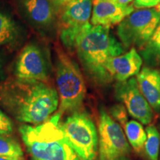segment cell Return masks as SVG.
Returning a JSON list of instances; mask_svg holds the SVG:
<instances>
[{
  "instance_id": "cell-26",
  "label": "cell",
  "mask_w": 160,
  "mask_h": 160,
  "mask_svg": "<svg viewBox=\"0 0 160 160\" xmlns=\"http://www.w3.org/2000/svg\"><path fill=\"white\" fill-rule=\"evenodd\" d=\"M71 1H73V0H60L59 5L62 6V5H65V4L69 2H71Z\"/></svg>"
},
{
  "instance_id": "cell-4",
  "label": "cell",
  "mask_w": 160,
  "mask_h": 160,
  "mask_svg": "<svg viewBox=\"0 0 160 160\" xmlns=\"http://www.w3.org/2000/svg\"><path fill=\"white\" fill-rule=\"evenodd\" d=\"M56 81L59 100V113L79 111L86 95L82 73L77 64L62 52L57 53Z\"/></svg>"
},
{
  "instance_id": "cell-16",
  "label": "cell",
  "mask_w": 160,
  "mask_h": 160,
  "mask_svg": "<svg viewBox=\"0 0 160 160\" xmlns=\"http://www.w3.org/2000/svg\"><path fill=\"white\" fill-rule=\"evenodd\" d=\"M126 138L131 147L138 153H141L144 150L146 141V131L140 122L135 120H131L126 123L125 127Z\"/></svg>"
},
{
  "instance_id": "cell-21",
  "label": "cell",
  "mask_w": 160,
  "mask_h": 160,
  "mask_svg": "<svg viewBox=\"0 0 160 160\" xmlns=\"http://www.w3.org/2000/svg\"><path fill=\"white\" fill-rule=\"evenodd\" d=\"M13 131V125L11 120L0 110V134L8 136Z\"/></svg>"
},
{
  "instance_id": "cell-15",
  "label": "cell",
  "mask_w": 160,
  "mask_h": 160,
  "mask_svg": "<svg viewBox=\"0 0 160 160\" xmlns=\"http://www.w3.org/2000/svg\"><path fill=\"white\" fill-rule=\"evenodd\" d=\"M141 56L150 65H160V22L151 38L141 49Z\"/></svg>"
},
{
  "instance_id": "cell-29",
  "label": "cell",
  "mask_w": 160,
  "mask_h": 160,
  "mask_svg": "<svg viewBox=\"0 0 160 160\" xmlns=\"http://www.w3.org/2000/svg\"><path fill=\"white\" fill-rule=\"evenodd\" d=\"M157 7H158V8H159L160 9V4H159V5H158V6H157Z\"/></svg>"
},
{
  "instance_id": "cell-12",
  "label": "cell",
  "mask_w": 160,
  "mask_h": 160,
  "mask_svg": "<svg viewBox=\"0 0 160 160\" xmlns=\"http://www.w3.org/2000/svg\"><path fill=\"white\" fill-rule=\"evenodd\" d=\"M142 58L134 48L127 53L115 57L108 64V71L111 77L117 82H125L137 76L141 71Z\"/></svg>"
},
{
  "instance_id": "cell-19",
  "label": "cell",
  "mask_w": 160,
  "mask_h": 160,
  "mask_svg": "<svg viewBox=\"0 0 160 160\" xmlns=\"http://www.w3.org/2000/svg\"><path fill=\"white\" fill-rule=\"evenodd\" d=\"M0 156L23 157L24 153L21 145L15 139L6 135L0 134Z\"/></svg>"
},
{
  "instance_id": "cell-28",
  "label": "cell",
  "mask_w": 160,
  "mask_h": 160,
  "mask_svg": "<svg viewBox=\"0 0 160 160\" xmlns=\"http://www.w3.org/2000/svg\"><path fill=\"white\" fill-rule=\"evenodd\" d=\"M158 160H160V152H159V159Z\"/></svg>"
},
{
  "instance_id": "cell-2",
  "label": "cell",
  "mask_w": 160,
  "mask_h": 160,
  "mask_svg": "<svg viewBox=\"0 0 160 160\" xmlns=\"http://www.w3.org/2000/svg\"><path fill=\"white\" fill-rule=\"evenodd\" d=\"M75 49L86 73L99 85H108L113 80L108 71V64L125 51L110 28L91 24L77 37Z\"/></svg>"
},
{
  "instance_id": "cell-3",
  "label": "cell",
  "mask_w": 160,
  "mask_h": 160,
  "mask_svg": "<svg viewBox=\"0 0 160 160\" xmlns=\"http://www.w3.org/2000/svg\"><path fill=\"white\" fill-rule=\"evenodd\" d=\"M59 112L38 125H23L19 131L33 160H80L61 128Z\"/></svg>"
},
{
  "instance_id": "cell-24",
  "label": "cell",
  "mask_w": 160,
  "mask_h": 160,
  "mask_svg": "<svg viewBox=\"0 0 160 160\" xmlns=\"http://www.w3.org/2000/svg\"><path fill=\"white\" fill-rule=\"evenodd\" d=\"M0 160H25L23 157H1Z\"/></svg>"
},
{
  "instance_id": "cell-27",
  "label": "cell",
  "mask_w": 160,
  "mask_h": 160,
  "mask_svg": "<svg viewBox=\"0 0 160 160\" xmlns=\"http://www.w3.org/2000/svg\"><path fill=\"white\" fill-rule=\"evenodd\" d=\"M53 1H54L57 4V5H59V4H60V0H53Z\"/></svg>"
},
{
  "instance_id": "cell-1",
  "label": "cell",
  "mask_w": 160,
  "mask_h": 160,
  "mask_svg": "<svg viewBox=\"0 0 160 160\" xmlns=\"http://www.w3.org/2000/svg\"><path fill=\"white\" fill-rule=\"evenodd\" d=\"M59 105L57 91L48 82L15 77L0 84V105L20 122L40 125Z\"/></svg>"
},
{
  "instance_id": "cell-11",
  "label": "cell",
  "mask_w": 160,
  "mask_h": 160,
  "mask_svg": "<svg viewBox=\"0 0 160 160\" xmlns=\"http://www.w3.org/2000/svg\"><path fill=\"white\" fill-rule=\"evenodd\" d=\"M133 11V5L122 6L116 0H96L93 1L91 24L111 28L119 24Z\"/></svg>"
},
{
  "instance_id": "cell-9",
  "label": "cell",
  "mask_w": 160,
  "mask_h": 160,
  "mask_svg": "<svg viewBox=\"0 0 160 160\" xmlns=\"http://www.w3.org/2000/svg\"><path fill=\"white\" fill-rule=\"evenodd\" d=\"M114 93L117 99L123 104L132 117L143 125L151 122L153 109L139 91L136 78L118 82L115 85Z\"/></svg>"
},
{
  "instance_id": "cell-6",
  "label": "cell",
  "mask_w": 160,
  "mask_h": 160,
  "mask_svg": "<svg viewBox=\"0 0 160 160\" xmlns=\"http://www.w3.org/2000/svg\"><path fill=\"white\" fill-rule=\"evenodd\" d=\"M160 22V9H138L126 17L117 27V35L123 48L142 49Z\"/></svg>"
},
{
  "instance_id": "cell-8",
  "label": "cell",
  "mask_w": 160,
  "mask_h": 160,
  "mask_svg": "<svg viewBox=\"0 0 160 160\" xmlns=\"http://www.w3.org/2000/svg\"><path fill=\"white\" fill-rule=\"evenodd\" d=\"M98 132L99 160H113L130 154L131 146L122 127L104 108L99 111Z\"/></svg>"
},
{
  "instance_id": "cell-7",
  "label": "cell",
  "mask_w": 160,
  "mask_h": 160,
  "mask_svg": "<svg viewBox=\"0 0 160 160\" xmlns=\"http://www.w3.org/2000/svg\"><path fill=\"white\" fill-rule=\"evenodd\" d=\"M92 0H73L65 4L60 19L59 37L69 51L75 49L76 42L89 24L92 13Z\"/></svg>"
},
{
  "instance_id": "cell-23",
  "label": "cell",
  "mask_w": 160,
  "mask_h": 160,
  "mask_svg": "<svg viewBox=\"0 0 160 160\" xmlns=\"http://www.w3.org/2000/svg\"><path fill=\"white\" fill-rule=\"evenodd\" d=\"M118 3L122 6L131 5V3H133L134 0H116Z\"/></svg>"
},
{
  "instance_id": "cell-10",
  "label": "cell",
  "mask_w": 160,
  "mask_h": 160,
  "mask_svg": "<svg viewBox=\"0 0 160 160\" xmlns=\"http://www.w3.org/2000/svg\"><path fill=\"white\" fill-rule=\"evenodd\" d=\"M14 73L19 79L48 82V65L39 46L33 43L28 44L22 50L16 62Z\"/></svg>"
},
{
  "instance_id": "cell-13",
  "label": "cell",
  "mask_w": 160,
  "mask_h": 160,
  "mask_svg": "<svg viewBox=\"0 0 160 160\" xmlns=\"http://www.w3.org/2000/svg\"><path fill=\"white\" fill-rule=\"evenodd\" d=\"M139 91L152 109L160 113V71L145 67L137 76Z\"/></svg>"
},
{
  "instance_id": "cell-18",
  "label": "cell",
  "mask_w": 160,
  "mask_h": 160,
  "mask_svg": "<svg viewBox=\"0 0 160 160\" xmlns=\"http://www.w3.org/2000/svg\"><path fill=\"white\" fill-rule=\"evenodd\" d=\"M146 141L145 143V154L148 160L159 159L160 152V134L155 125H150L146 128Z\"/></svg>"
},
{
  "instance_id": "cell-30",
  "label": "cell",
  "mask_w": 160,
  "mask_h": 160,
  "mask_svg": "<svg viewBox=\"0 0 160 160\" xmlns=\"http://www.w3.org/2000/svg\"><path fill=\"white\" fill-rule=\"evenodd\" d=\"M93 1H96V0H93Z\"/></svg>"
},
{
  "instance_id": "cell-25",
  "label": "cell",
  "mask_w": 160,
  "mask_h": 160,
  "mask_svg": "<svg viewBox=\"0 0 160 160\" xmlns=\"http://www.w3.org/2000/svg\"><path fill=\"white\" fill-rule=\"evenodd\" d=\"M113 160H131V159H130L127 156H122V157L116 158V159H114Z\"/></svg>"
},
{
  "instance_id": "cell-17",
  "label": "cell",
  "mask_w": 160,
  "mask_h": 160,
  "mask_svg": "<svg viewBox=\"0 0 160 160\" xmlns=\"http://www.w3.org/2000/svg\"><path fill=\"white\" fill-rule=\"evenodd\" d=\"M19 34L17 23L11 16L0 11V48L10 45Z\"/></svg>"
},
{
  "instance_id": "cell-22",
  "label": "cell",
  "mask_w": 160,
  "mask_h": 160,
  "mask_svg": "<svg viewBox=\"0 0 160 160\" xmlns=\"http://www.w3.org/2000/svg\"><path fill=\"white\" fill-rule=\"evenodd\" d=\"M160 4V0H134L132 5L137 9L153 8Z\"/></svg>"
},
{
  "instance_id": "cell-14",
  "label": "cell",
  "mask_w": 160,
  "mask_h": 160,
  "mask_svg": "<svg viewBox=\"0 0 160 160\" xmlns=\"http://www.w3.org/2000/svg\"><path fill=\"white\" fill-rule=\"evenodd\" d=\"M26 15L33 23L42 28H47L55 19V11L50 0H22Z\"/></svg>"
},
{
  "instance_id": "cell-5",
  "label": "cell",
  "mask_w": 160,
  "mask_h": 160,
  "mask_svg": "<svg viewBox=\"0 0 160 160\" xmlns=\"http://www.w3.org/2000/svg\"><path fill=\"white\" fill-rule=\"evenodd\" d=\"M61 128L80 160H96L98 153V133L90 116L74 111L62 124Z\"/></svg>"
},
{
  "instance_id": "cell-20",
  "label": "cell",
  "mask_w": 160,
  "mask_h": 160,
  "mask_svg": "<svg viewBox=\"0 0 160 160\" xmlns=\"http://www.w3.org/2000/svg\"><path fill=\"white\" fill-rule=\"evenodd\" d=\"M110 116L115 120L120 126L125 127L128 122V113L122 104L113 105L109 110Z\"/></svg>"
}]
</instances>
